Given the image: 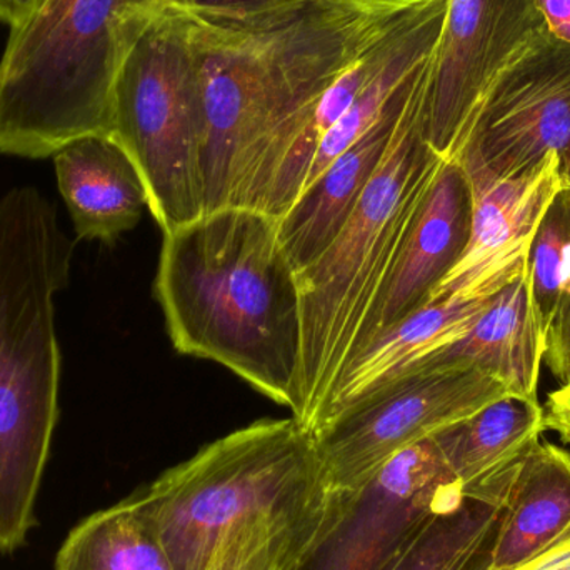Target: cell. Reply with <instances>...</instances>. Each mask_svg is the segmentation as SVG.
<instances>
[{
	"mask_svg": "<svg viewBox=\"0 0 570 570\" xmlns=\"http://www.w3.org/2000/svg\"><path fill=\"white\" fill-rule=\"evenodd\" d=\"M546 431L558 432L564 444H570V384L551 392L544 407Z\"/></svg>",
	"mask_w": 570,
	"mask_h": 570,
	"instance_id": "25",
	"label": "cell"
},
{
	"mask_svg": "<svg viewBox=\"0 0 570 570\" xmlns=\"http://www.w3.org/2000/svg\"><path fill=\"white\" fill-rule=\"evenodd\" d=\"M130 498L176 570H203L220 535L240 522H308L352 511L328 495L314 432L295 417L237 429Z\"/></svg>",
	"mask_w": 570,
	"mask_h": 570,
	"instance_id": "6",
	"label": "cell"
},
{
	"mask_svg": "<svg viewBox=\"0 0 570 570\" xmlns=\"http://www.w3.org/2000/svg\"><path fill=\"white\" fill-rule=\"evenodd\" d=\"M197 0H157V7L163 9H189Z\"/></svg>",
	"mask_w": 570,
	"mask_h": 570,
	"instance_id": "31",
	"label": "cell"
},
{
	"mask_svg": "<svg viewBox=\"0 0 570 570\" xmlns=\"http://www.w3.org/2000/svg\"><path fill=\"white\" fill-rule=\"evenodd\" d=\"M532 302L542 334L570 308V189L561 186L546 207L528 256Z\"/></svg>",
	"mask_w": 570,
	"mask_h": 570,
	"instance_id": "23",
	"label": "cell"
},
{
	"mask_svg": "<svg viewBox=\"0 0 570 570\" xmlns=\"http://www.w3.org/2000/svg\"><path fill=\"white\" fill-rule=\"evenodd\" d=\"M448 495L432 498L382 469L322 546L312 570H381L407 532Z\"/></svg>",
	"mask_w": 570,
	"mask_h": 570,
	"instance_id": "19",
	"label": "cell"
},
{
	"mask_svg": "<svg viewBox=\"0 0 570 570\" xmlns=\"http://www.w3.org/2000/svg\"><path fill=\"white\" fill-rule=\"evenodd\" d=\"M348 2L371 7V9H405V7L417 6L425 0H348Z\"/></svg>",
	"mask_w": 570,
	"mask_h": 570,
	"instance_id": "30",
	"label": "cell"
},
{
	"mask_svg": "<svg viewBox=\"0 0 570 570\" xmlns=\"http://www.w3.org/2000/svg\"><path fill=\"white\" fill-rule=\"evenodd\" d=\"M559 174H561L562 186L569 187L570 189V149L561 159V166H559Z\"/></svg>",
	"mask_w": 570,
	"mask_h": 570,
	"instance_id": "32",
	"label": "cell"
},
{
	"mask_svg": "<svg viewBox=\"0 0 570 570\" xmlns=\"http://www.w3.org/2000/svg\"><path fill=\"white\" fill-rule=\"evenodd\" d=\"M546 337L525 267L492 295L468 334L405 372L475 368L504 384L511 394L538 397Z\"/></svg>",
	"mask_w": 570,
	"mask_h": 570,
	"instance_id": "15",
	"label": "cell"
},
{
	"mask_svg": "<svg viewBox=\"0 0 570 570\" xmlns=\"http://www.w3.org/2000/svg\"><path fill=\"white\" fill-rule=\"evenodd\" d=\"M535 6L548 32L570 46V0H535Z\"/></svg>",
	"mask_w": 570,
	"mask_h": 570,
	"instance_id": "26",
	"label": "cell"
},
{
	"mask_svg": "<svg viewBox=\"0 0 570 570\" xmlns=\"http://www.w3.org/2000/svg\"><path fill=\"white\" fill-rule=\"evenodd\" d=\"M495 292L472 297H444L431 301L391 331L379 335L342 374L321 421L351 404L365 392L397 377L439 348L468 334ZM315 425V428H317ZM314 428V429H315Z\"/></svg>",
	"mask_w": 570,
	"mask_h": 570,
	"instance_id": "17",
	"label": "cell"
},
{
	"mask_svg": "<svg viewBox=\"0 0 570 570\" xmlns=\"http://www.w3.org/2000/svg\"><path fill=\"white\" fill-rule=\"evenodd\" d=\"M544 407L538 397L505 394L432 435L462 488L511 464L541 441Z\"/></svg>",
	"mask_w": 570,
	"mask_h": 570,
	"instance_id": "20",
	"label": "cell"
},
{
	"mask_svg": "<svg viewBox=\"0 0 570 570\" xmlns=\"http://www.w3.org/2000/svg\"><path fill=\"white\" fill-rule=\"evenodd\" d=\"M176 10L203 97L206 214L246 207L274 217L285 166L318 100L404 9L283 0Z\"/></svg>",
	"mask_w": 570,
	"mask_h": 570,
	"instance_id": "1",
	"label": "cell"
},
{
	"mask_svg": "<svg viewBox=\"0 0 570 570\" xmlns=\"http://www.w3.org/2000/svg\"><path fill=\"white\" fill-rule=\"evenodd\" d=\"M283 2V0H197L193 7L209 10H236L256 9V7L269 6V3Z\"/></svg>",
	"mask_w": 570,
	"mask_h": 570,
	"instance_id": "28",
	"label": "cell"
},
{
	"mask_svg": "<svg viewBox=\"0 0 570 570\" xmlns=\"http://www.w3.org/2000/svg\"><path fill=\"white\" fill-rule=\"evenodd\" d=\"M512 570H570V529L554 544Z\"/></svg>",
	"mask_w": 570,
	"mask_h": 570,
	"instance_id": "27",
	"label": "cell"
},
{
	"mask_svg": "<svg viewBox=\"0 0 570 570\" xmlns=\"http://www.w3.org/2000/svg\"><path fill=\"white\" fill-rule=\"evenodd\" d=\"M56 570H176L146 514L132 498L89 515L60 548Z\"/></svg>",
	"mask_w": 570,
	"mask_h": 570,
	"instance_id": "21",
	"label": "cell"
},
{
	"mask_svg": "<svg viewBox=\"0 0 570 570\" xmlns=\"http://www.w3.org/2000/svg\"><path fill=\"white\" fill-rule=\"evenodd\" d=\"M52 159L77 239L114 246L140 223L147 209L146 186L129 154L112 137H80Z\"/></svg>",
	"mask_w": 570,
	"mask_h": 570,
	"instance_id": "16",
	"label": "cell"
},
{
	"mask_svg": "<svg viewBox=\"0 0 570 570\" xmlns=\"http://www.w3.org/2000/svg\"><path fill=\"white\" fill-rule=\"evenodd\" d=\"M519 459L448 495L381 570H491Z\"/></svg>",
	"mask_w": 570,
	"mask_h": 570,
	"instance_id": "14",
	"label": "cell"
},
{
	"mask_svg": "<svg viewBox=\"0 0 570 570\" xmlns=\"http://www.w3.org/2000/svg\"><path fill=\"white\" fill-rule=\"evenodd\" d=\"M157 0H30L0 57V153L47 159L110 136L117 73Z\"/></svg>",
	"mask_w": 570,
	"mask_h": 570,
	"instance_id": "5",
	"label": "cell"
},
{
	"mask_svg": "<svg viewBox=\"0 0 570 570\" xmlns=\"http://www.w3.org/2000/svg\"><path fill=\"white\" fill-rule=\"evenodd\" d=\"M544 30L535 0H448L425 87L424 132L435 154L454 159L495 77Z\"/></svg>",
	"mask_w": 570,
	"mask_h": 570,
	"instance_id": "10",
	"label": "cell"
},
{
	"mask_svg": "<svg viewBox=\"0 0 570 570\" xmlns=\"http://www.w3.org/2000/svg\"><path fill=\"white\" fill-rule=\"evenodd\" d=\"M544 361L561 385L570 384V308L546 335Z\"/></svg>",
	"mask_w": 570,
	"mask_h": 570,
	"instance_id": "24",
	"label": "cell"
},
{
	"mask_svg": "<svg viewBox=\"0 0 570 570\" xmlns=\"http://www.w3.org/2000/svg\"><path fill=\"white\" fill-rule=\"evenodd\" d=\"M472 217L474 193L468 174L458 160H444L362 325L351 364L379 335L429 304L432 292L464 256L471 240Z\"/></svg>",
	"mask_w": 570,
	"mask_h": 570,
	"instance_id": "11",
	"label": "cell"
},
{
	"mask_svg": "<svg viewBox=\"0 0 570 570\" xmlns=\"http://www.w3.org/2000/svg\"><path fill=\"white\" fill-rule=\"evenodd\" d=\"M154 292L179 354L229 368L298 417L301 291L279 219L224 207L164 234Z\"/></svg>",
	"mask_w": 570,
	"mask_h": 570,
	"instance_id": "2",
	"label": "cell"
},
{
	"mask_svg": "<svg viewBox=\"0 0 570 570\" xmlns=\"http://www.w3.org/2000/svg\"><path fill=\"white\" fill-rule=\"evenodd\" d=\"M570 529V452L538 441L521 459L491 570H512Z\"/></svg>",
	"mask_w": 570,
	"mask_h": 570,
	"instance_id": "18",
	"label": "cell"
},
{
	"mask_svg": "<svg viewBox=\"0 0 570 570\" xmlns=\"http://www.w3.org/2000/svg\"><path fill=\"white\" fill-rule=\"evenodd\" d=\"M569 149L570 46L544 30L495 77L454 159L479 193Z\"/></svg>",
	"mask_w": 570,
	"mask_h": 570,
	"instance_id": "9",
	"label": "cell"
},
{
	"mask_svg": "<svg viewBox=\"0 0 570 570\" xmlns=\"http://www.w3.org/2000/svg\"><path fill=\"white\" fill-rule=\"evenodd\" d=\"M30 0H0V23L12 27L19 22L22 13L26 12Z\"/></svg>",
	"mask_w": 570,
	"mask_h": 570,
	"instance_id": "29",
	"label": "cell"
},
{
	"mask_svg": "<svg viewBox=\"0 0 570 570\" xmlns=\"http://www.w3.org/2000/svg\"><path fill=\"white\" fill-rule=\"evenodd\" d=\"M428 73L405 109L394 140L334 243L297 273L301 291V414L314 431L351 364L415 214L445 159L424 132Z\"/></svg>",
	"mask_w": 570,
	"mask_h": 570,
	"instance_id": "4",
	"label": "cell"
},
{
	"mask_svg": "<svg viewBox=\"0 0 570 570\" xmlns=\"http://www.w3.org/2000/svg\"><path fill=\"white\" fill-rule=\"evenodd\" d=\"M73 244L36 187L0 199V554L26 544L59 419L56 294Z\"/></svg>",
	"mask_w": 570,
	"mask_h": 570,
	"instance_id": "3",
	"label": "cell"
},
{
	"mask_svg": "<svg viewBox=\"0 0 570 570\" xmlns=\"http://www.w3.org/2000/svg\"><path fill=\"white\" fill-rule=\"evenodd\" d=\"M559 166L561 159L552 156L524 176L501 180L479 193L472 190L471 240L458 266L432 292L431 301L499 291L528 267L539 220L562 186Z\"/></svg>",
	"mask_w": 570,
	"mask_h": 570,
	"instance_id": "12",
	"label": "cell"
},
{
	"mask_svg": "<svg viewBox=\"0 0 570 570\" xmlns=\"http://www.w3.org/2000/svg\"><path fill=\"white\" fill-rule=\"evenodd\" d=\"M431 57L395 92L377 122L308 184L281 217L279 240L295 273L307 269L331 247L354 213L428 73Z\"/></svg>",
	"mask_w": 570,
	"mask_h": 570,
	"instance_id": "13",
	"label": "cell"
},
{
	"mask_svg": "<svg viewBox=\"0 0 570 570\" xmlns=\"http://www.w3.org/2000/svg\"><path fill=\"white\" fill-rule=\"evenodd\" d=\"M351 512L308 522H240L220 535L203 570H304Z\"/></svg>",
	"mask_w": 570,
	"mask_h": 570,
	"instance_id": "22",
	"label": "cell"
},
{
	"mask_svg": "<svg viewBox=\"0 0 570 570\" xmlns=\"http://www.w3.org/2000/svg\"><path fill=\"white\" fill-rule=\"evenodd\" d=\"M204 134L186 19L179 10H159L117 73L110 137L136 164L163 234L206 214Z\"/></svg>",
	"mask_w": 570,
	"mask_h": 570,
	"instance_id": "7",
	"label": "cell"
},
{
	"mask_svg": "<svg viewBox=\"0 0 570 570\" xmlns=\"http://www.w3.org/2000/svg\"><path fill=\"white\" fill-rule=\"evenodd\" d=\"M505 394L504 384L475 368L405 372L371 389L312 431L328 495L354 509L394 455Z\"/></svg>",
	"mask_w": 570,
	"mask_h": 570,
	"instance_id": "8",
	"label": "cell"
}]
</instances>
